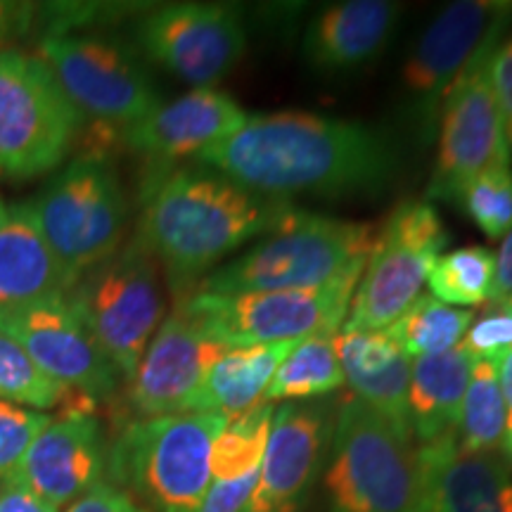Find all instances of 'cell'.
<instances>
[{"instance_id":"obj_30","label":"cell","mask_w":512,"mask_h":512,"mask_svg":"<svg viewBox=\"0 0 512 512\" xmlns=\"http://www.w3.org/2000/svg\"><path fill=\"white\" fill-rule=\"evenodd\" d=\"M273 418V403L261 401L226 422L211 448V482H228L259 470L271 437Z\"/></svg>"},{"instance_id":"obj_26","label":"cell","mask_w":512,"mask_h":512,"mask_svg":"<svg viewBox=\"0 0 512 512\" xmlns=\"http://www.w3.org/2000/svg\"><path fill=\"white\" fill-rule=\"evenodd\" d=\"M344 384L342 363L335 349V332L299 339L283 358L268 384L264 401H311L332 394Z\"/></svg>"},{"instance_id":"obj_21","label":"cell","mask_w":512,"mask_h":512,"mask_svg":"<svg viewBox=\"0 0 512 512\" xmlns=\"http://www.w3.org/2000/svg\"><path fill=\"white\" fill-rule=\"evenodd\" d=\"M427 512H512V465L503 453H467L456 434L418 446Z\"/></svg>"},{"instance_id":"obj_43","label":"cell","mask_w":512,"mask_h":512,"mask_svg":"<svg viewBox=\"0 0 512 512\" xmlns=\"http://www.w3.org/2000/svg\"><path fill=\"white\" fill-rule=\"evenodd\" d=\"M5 209H8V207H5V204L0 202V221H3V216H5Z\"/></svg>"},{"instance_id":"obj_37","label":"cell","mask_w":512,"mask_h":512,"mask_svg":"<svg viewBox=\"0 0 512 512\" xmlns=\"http://www.w3.org/2000/svg\"><path fill=\"white\" fill-rule=\"evenodd\" d=\"M41 19V5L0 0V53L10 50L12 43L24 38Z\"/></svg>"},{"instance_id":"obj_38","label":"cell","mask_w":512,"mask_h":512,"mask_svg":"<svg viewBox=\"0 0 512 512\" xmlns=\"http://www.w3.org/2000/svg\"><path fill=\"white\" fill-rule=\"evenodd\" d=\"M67 512H150L145 505H140L136 498L128 496L119 486L110 482H100L93 486L88 494H83L79 501L69 505Z\"/></svg>"},{"instance_id":"obj_19","label":"cell","mask_w":512,"mask_h":512,"mask_svg":"<svg viewBox=\"0 0 512 512\" xmlns=\"http://www.w3.org/2000/svg\"><path fill=\"white\" fill-rule=\"evenodd\" d=\"M247 124V114L216 88H192L169 105H159L138 124L121 131L131 150L147 157L181 159L200 157L204 150L235 136Z\"/></svg>"},{"instance_id":"obj_36","label":"cell","mask_w":512,"mask_h":512,"mask_svg":"<svg viewBox=\"0 0 512 512\" xmlns=\"http://www.w3.org/2000/svg\"><path fill=\"white\" fill-rule=\"evenodd\" d=\"M259 470L240 479L228 482H211L207 496L197 512H245L249 496H252Z\"/></svg>"},{"instance_id":"obj_14","label":"cell","mask_w":512,"mask_h":512,"mask_svg":"<svg viewBox=\"0 0 512 512\" xmlns=\"http://www.w3.org/2000/svg\"><path fill=\"white\" fill-rule=\"evenodd\" d=\"M143 53L178 79L211 88L238 67L247 50L242 10L223 3H169L136 24Z\"/></svg>"},{"instance_id":"obj_7","label":"cell","mask_w":512,"mask_h":512,"mask_svg":"<svg viewBox=\"0 0 512 512\" xmlns=\"http://www.w3.org/2000/svg\"><path fill=\"white\" fill-rule=\"evenodd\" d=\"M81 128V112L41 57L0 53V176L27 181L57 169Z\"/></svg>"},{"instance_id":"obj_13","label":"cell","mask_w":512,"mask_h":512,"mask_svg":"<svg viewBox=\"0 0 512 512\" xmlns=\"http://www.w3.org/2000/svg\"><path fill=\"white\" fill-rule=\"evenodd\" d=\"M38 48L83 119L126 131L162 105L150 74L119 43L64 34L46 36Z\"/></svg>"},{"instance_id":"obj_39","label":"cell","mask_w":512,"mask_h":512,"mask_svg":"<svg viewBox=\"0 0 512 512\" xmlns=\"http://www.w3.org/2000/svg\"><path fill=\"white\" fill-rule=\"evenodd\" d=\"M498 384H501V396L505 406V434H503V458L512 465V349L494 356Z\"/></svg>"},{"instance_id":"obj_23","label":"cell","mask_w":512,"mask_h":512,"mask_svg":"<svg viewBox=\"0 0 512 512\" xmlns=\"http://www.w3.org/2000/svg\"><path fill=\"white\" fill-rule=\"evenodd\" d=\"M335 349L342 363L344 382L349 384L356 399L368 403L401 432L411 434V422H408L411 358L403 354L389 332L339 328L335 332Z\"/></svg>"},{"instance_id":"obj_20","label":"cell","mask_w":512,"mask_h":512,"mask_svg":"<svg viewBox=\"0 0 512 512\" xmlns=\"http://www.w3.org/2000/svg\"><path fill=\"white\" fill-rule=\"evenodd\" d=\"M401 5L344 0L320 10L306 29L304 55L313 72L347 74L377 60L396 34Z\"/></svg>"},{"instance_id":"obj_33","label":"cell","mask_w":512,"mask_h":512,"mask_svg":"<svg viewBox=\"0 0 512 512\" xmlns=\"http://www.w3.org/2000/svg\"><path fill=\"white\" fill-rule=\"evenodd\" d=\"M50 422L48 413L0 401V489L15 482L29 446Z\"/></svg>"},{"instance_id":"obj_25","label":"cell","mask_w":512,"mask_h":512,"mask_svg":"<svg viewBox=\"0 0 512 512\" xmlns=\"http://www.w3.org/2000/svg\"><path fill=\"white\" fill-rule=\"evenodd\" d=\"M297 342L299 339L256 347H226L204 375L190 413H221L230 420L254 408L264 401L275 370Z\"/></svg>"},{"instance_id":"obj_3","label":"cell","mask_w":512,"mask_h":512,"mask_svg":"<svg viewBox=\"0 0 512 512\" xmlns=\"http://www.w3.org/2000/svg\"><path fill=\"white\" fill-rule=\"evenodd\" d=\"M328 512H427V475L411 434L349 396L325 463Z\"/></svg>"},{"instance_id":"obj_17","label":"cell","mask_w":512,"mask_h":512,"mask_svg":"<svg viewBox=\"0 0 512 512\" xmlns=\"http://www.w3.org/2000/svg\"><path fill=\"white\" fill-rule=\"evenodd\" d=\"M223 349L176 306L157 328L128 380V403L138 415L136 420L190 413L204 375Z\"/></svg>"},{"instance_id":"obj_8","label":"cell","mask_w":512,"mask_h":512,"mask_svg":"<svg viewBox=\"0 0 512 512\" xmlns=\"http://www.w3.org/2000/svg\"><path fill=\"white\" fill-rule=\"evenodd\" d=\"M43 235L81 278L117 252L128 223L124 185L100 150L72 159L31 202Z\"/></svg>"},{"instance_id":"obj_12","label":"cell","mask_w":512,"mask_h":512,"mask_svg":"<svg viewBox=\"0 0 512 512\" xmlns=\"http://www.w3.org/2000/svg\"><path fill=\"white\" fill-rule=\"evenodd\" d=\"M512 19V3L458 0L422 31L401 72L406 119L422 145L434 143L453 83L479 48Z\"/></svg>"},{"instance_id":"obj_5","label":"cell","mask_w":512,"mask_h":512,"mask_svg":"<svg viewBox=\"0 0 512 512\" xmlns=\"http://www.w3.org/2000/svg\"><path fill=\"white\" fill-rule=\"evenodd\" d=\"M226 422L221 413L128 422L107 453L112 484L150 512H197L211 486V448Z\"/></svg>"},{"instance_id":"obj_10","label":"cell","mask_w":512,"mask_h":512,"mask_svg":"<svg viewBox=\"0 0 512 512\" xmlns=\"http://www.w3.org/2000/svg\"><path fill=\"white\" fill-rule=\"evenodd\" d=\"M448 240L451 235L432 202L403 200L396 204L377 233L342 328L387 330L420 297Z\"/></svg>"},{"instance_id":"obj_35","label":"cell","mask_w":512,"mask_h":512,"mask_svg":"<svg viewBox=\"0 0 512 512\" xmlns=\"http://www.w3.org/2000/svg\"><path fill=\"white\" fill-rule=\"evenodd\" d=\"M491 83H494V93L498 110H501L505 140L512 152V36L498 43L491 57Z\"/></svg>"},{"instance_id":"obj_4","label":"cell","mask_w":512,"mask_h":512,"mask_svg":"<svg viewBox=\"0 0 512 512\" xmlns=\"http://www.w3.org/2000/svg\"><path fill=\"white\" fill-rule=\"evenodd\" d=\"M375 240L377 233L370 223L299 211L266 240L204 275L195 290L207 294L313 290L363 271Z\"/></svg>"},{"instance_id":"obj_32","label":"cell","mask_w":512,"mask_h":512,"mask_svg":"<svg viewBox=\"0 0 512 512\" xmlns=\"http://www.w3.org/2000/svg\"><path fill=\"white\" fill-rule=\"evenodd\" d=\"M458 207L489 240H503L512 230V169L501 166L477 176L463 195Z\"/></svg>"},{"instance_id":"obj_22","label":"cell","mask_w":512,"mask_h":512,"mask_svg":"<svg viewBox=\"0 0 512 512\" xmlns=\"http://www.w3.org/2000/svg\"><path fill=\"white\" fill-rule=\"evenodd\" d=\"M79 275L62 264L31 202H15L0 221V309L67 297Z\"/></svg>"},{"instance_id":"obj_41","label":"cell","mask_w":512,"mask_h":512,"mask_svg":"<svg viewBox=\"0 0 512 512\" xmlns=\"http://www.w3.org/2000/svg\"><path fill=\"white\" fill-rule=\"evenodd\" d=\"M0 512H57V508L31 494L22 484H8L0 489Z\"/></svg>"},{"instance_id":"obj_31","label":"cell","mask_w":512,"mask_h":512,"mask_svg":"<svg viewBox=\"0 0 512 512\" xmlns=\"http://www.w3.org/2000/svg\"><path fill=\"white\" fill-rule=\"evenodd\" d=\"M496 278V254L486 247H460L444 252L434 261L430 278L432 297L448 306L486 304L491 297V287Z\"/></svg>"},{"instance_id":"obj_1","label":"cell","mask_w":512,"mask_h":512,"mask_svg":"<svg viewBox=\"0 0 512 512\" xmlns=\"http://www.w3.org/2000/svg\"><path fill=\"white\" fill-rule=\"evenodd\" d=\"M200 164L273 200L297 195H373L396 174L394 145L361 121L311 112L247 117L235 136L204 150Z\"/></svg>"},{"instance_id":"obj_18","label":"cell","mask_w":512,"mask_h":512,"mask_svg":"<svg viewBox=\"0 0 512 512\" xmlns=\"http://www.w3.org/2000/svg\"><path fill=\"white\" fill-rule=\"evenodd\" d=\"M107 453L105 432L91 411H62L29 446L12 484L60 510L102 482Z\"/></svg>"},{"instance_id":"obj_11","label":"cell","mask_w":512,"mask_h":512,"mask_svg":"<svg viewBox=\"0 0 512 512\" xmlns=\"http://www.w3.org/2000/svg\"><path fill=\"white\" fill-rule=\"evenodd\" d=\"M505 29L496 31L453 83L439 119V152L427 183V202H458L477 176L510 166V147L498 110L491 57Z\"/></svg>"},{"instance_id":"obj_9","label":"cell","mask_w":512,"mask_h":512,"mask_svg":"<svg viewBox=\"0 0 512 512\" xmlns=\"http://www.w3.org/2000/svg\"><path fill=\"white\" fill-rule=\"evenodd\" d=\"M67 297L119 377L131 380L164 313L150 249L131 240L83 273Z\"/></svg>"},{"instance_id":"obj_27","label":"cell","mask_w":512,"mask_h":512,"mask_svg":"<svg viewBox=\"0 0 512 512\" xmlns=\"http://www.w3.org/2000/svg\"><path fill=\"white\" fill-rule=\"evenodd\" d=\"M475 320V311L458 309L439 302L432 294H420L415 302L389 325V337L399 344L408 358L434 356L456 349L467 328Z\"/></svg>"},{"instance_id":"obj_24","label":"cell","mask_w":512,"mask_h":512,"mask_svg":"<svg viewBox=\"0 0 512 512\" xmlns=\"http://www.w3.org/2000/svg\"><path fill=\"white\" fill-rule=\"evenodd\" d=\"M475 361L477 356L460 344L444 354L418 356L411 361L408 422L420 446L456 434Z\"/></svg>"},{"instance_id":"obj_16","label":"cell","mask_w":512,"mask_h":512,"mask_svg":"<svg viewBox=\"0 0 512 512\" xmlns=\"http://www.w3.org/2000/svg\"><path fill=\"white\" fill-rule=\"evenodd\" d=\"M335 413L325 403L290 401L275 408L259 477L245 512H304L328 463Z\"/></svg>"},{"instance_id":"obj_6","label":"cell","mask_w":512,"mask_h":512,"mask_svg":"<svg viewBox=\"0 0 512 512\" xmlns=\"http://www.w3.org/2000/svg\"><path fill=\"white\" fill-rule=\"evenodd\" d=\"M361 273H347L313 290L247 294L192 290L178 299L176 306L204 335L223 347L294 342L342 328Z\"/></svg>"},{"instance_id":"obj_42","label":"cell","mask_w":512,"mask_h":512,"mask_svg":"<svg viewBox=\"0 0 512 512\" xmlns=\"http://www.w3.org/2000/svg\"><path fill=\"white\" fill-rule=\"evenodd\" d=\"M501 306H503V309H505V311H508V313H512V297L508 299V302H503Z\"/></svg>"},{"instance_id":"obj_28","label":"cell","mask_w":512,"mask_h":512,"mask_svg":"<svg viewBox=\"0 0 512 512\" xmlns=\"http://www.w3.org/2000/svg\"><path fill=\"white\" fill-rule=\"evenodd\" d=\"M505 406L494 358H477L458 420V448L467 453H501Z\"/></svg>"},{"instance_id":"obj_15","label":"cell","mask_w":512,"mask_h":512,"mask_svg":"<svg viewBox=\"0 0 512 512\" xmlns=\"http://www.w3.org/2000/svg\"><path fill=\"white\" fill-rule=\"evenodd\" d=\"M0 332L15 339L43 373L81 399L98 403L117 389L119 373L69 297L0 309Z\"/></svg>"},{"instance_id":"obj_34","label":"cell","mask_w":512,"mask_h":512,"mask_svg":"<svg viewBox=\"0 0 512 512\" xmlns=\"http://www.w3.org/2000/svg\"><path fill=\"white\" fill-rule=\"evenodd\" d=\"M460 347L477 358H494L512 349V313L503 306H491L484 316L472 320Z\"/></svg>"},{"instance_id":"obj_40","label":"cell","mask_w":512,"mask_h":512,"mask_svg":"<svg viewBox=\"0 0 512 512\" xmlns=\"http://www.w3.org/2000/svg\"><path fill=\"white\" fill-rule=\"evenodd\" d=\"M512 297V230L503 238L501 252L496 254V278L491 287V306H501Z\"/></svg>"},{"instance_id":"obj_29","label":"cell","mask_w":512,"mask_h":512,"mask_svg":"<svg viewBox=\"0 0 512 512\" xmlns=\"http://www.w3.org/2000/svg\"><path fill=\"white\" fill-rule=\"evenodd\" d=\"M0 401L27 406L34 411L62 406V411H91L93 401L81 399L57 384L31 361L15 339L0 332Z\"/></svg>"},{"instance_id":"obj_2","label":"cell","mask_w":512,"mask_h":512,"mask_svg":"<svg viewBox=\"0 0 512 512\" xmlns=\"http://www.w3.org/2000/svg\"><path fill=\"white\" fill-rule=\"evenodd\" d=\"M297 214L292 202L242 188L207 166L176 169L147 188L136 238L164 266L181 299L226 256Z\"/></svg>"}]
</instances>
